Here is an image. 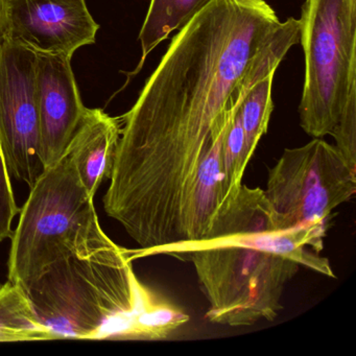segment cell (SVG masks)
Listing matches in <instances>:
<instances>
[{"mask_svg": "<svg viewBox=\"0 0 356 356\" xmlns=\"http://www.w3.org/2000/svg\"><path fill=\"white\" fill-rule=\"evenodd\" d=\"M7 8L8 0H0V47L6 39L7 31Z\"/></svg>", "mask_w": 356, "mask_h": 356, "instance_id": "obj_15", "label": "cell"}, {"mask_svg": "<svg viewBox=\"0 0 356 356\" xmlns=\"http://www.w3.org/2000/svg\"><path fill=\"white\" fill-rule=\"evenodd\" d=\"M274 74H270L255 83L237 110L245 133V151L249 160L253 157L260 139L268 131L274 110L272 99Z\"/></svg>", "mask_w": 356, "mask_h": 356, "instance_id": "obj_12", "label": "cell"}, {"mask_svg": "<svg viewBox=\"0 0 356 356\" xmlns=\"http://www.w3.org/2000/svg\"><path fill=\"white\" fill-rule=\"evenodd\" d=\"M325 233V226L277 230L264 189L241 184L205 239L161 248L153 256L193 264L210 323L253 326L279 316L285 286L301 266L335 278L330 261L318 255Z\"/></svg>", "mask_w": 356, "mask_h": 356, "instance_id": "obj_2", "label": "cell"}, {"mask_svg": "<svg viewBox=\"0 0 356 356\" xmlns=\"http://www.w3.org/2000/svg\"><path fill=\"white\" fill-rule=\"evenodd\" d=\"M18 213H20V208L16 203L11 175L0 145V243L13 236L12 225Z\"/></svg>", "mask_w": 356, "mask_h": 356, "instance_id": "obj_13", "label": "cell"}, {"mask_svg": "<svg viewBox=\"0 0 356 356\" xmlns=\"http://www.w3.org/2000/svg\"><path fill=\"white\" fill-rule=\"evenodd\" d=\"M280 24L266 0H211L179 30L120 118L115 164L133 186L187 202L220 184L231 95Z\"/></svg>", "mask_w": 356, "mask_h": 356, "instance_id": "obj_1", "label": "cell"}, {"mask_svg": "<svg viewBox=\"0 0 356 356\" xmlns=\"http://www.w3.org/2000/svg\"><path fill=\"white\" fill-rule=\"evenodd\" d=\"M122 132V120L111 118L103 109H88L68 145L83 186L95 197L99 185L110 179Z\"/></svg>", "mask_w": 356, "mask_h": 356, "instance_id": "obj_10", "label": "cell"}, {"mask_svg": "<svg viewBox=\"0 0 356 356\" xmlns=\"http://www.w3.org/2000/svg\"><path fill=\"white\" fill-rule=\"evenodd\" d=\"M299 24L305 62L300 126L324 138L356 101V0H305Z\"/></svg>", "mask_w": 356, "mask_h": 356, "instance_id": "obj_5", "label": "cell"}, {"mask_svg": "<svg viewBox=\"0 0 356 356\" xmlns=\"http://www.w3.org/2000/svg\"><path fill=\"white\" fill-rule=\"evenodd\" d=\"M20 209L8 261L10 282L24 289L62 256L109 243L93 199L67 153L45 168Z\"/></svg>", "mask_w": 356, "mask_h": 356, "instance_id": "obj_4", "label": "cell"}, {"mask_svg": "<svg viewBox=\"0 0 356 356\" xmlns=\"http://www.w3.org/2000/svg\"><path fill=\"white\" fill-rule=\"evenodd\" d=\"M99 30L86 0H8L5 40L35 53L72 58L81 47L95 44Z\"/></svg>", "mask_w": 356, "mask_h": 356, "instance_id": "obj_8", "label": "cell"}, {"mask_svg": "<svg viewBox=\"0 0 356 356\" xmlns=\"http://www.w3.org/2000/svg\"><path fill=\"white\" fill-rule=\"evenodd\" d=\"M211 0H151L143 28L139 32L141 43L140 62L132 72L127 74L124 87L140 72L147 56L174 31L188 24Z\"/></svg>", "mask_w": 356, "mask_h": 356, "instance_id": "obj_11", "label": "cell"}, {"mask_svg": "<svg viewBox=\"0 0 356 356\" xmlns=\"http://www.w3.org/2000/svg\"><path fill=\"white\" fill-rule=\"evenodd\" d=\"M37 55L5 40L0 47V145L10 175L34 186L44 172L36 97Z\"/></svg>", "mask_w": 356, "mask_h": 356, "instance_id": "obj_7", "label": "cell"}, {"mask_svg": "<svg viewBox=\"0 0 356 356\" xmlns=\"http://www.w3.org/2000/svg\"><path fill=\"white\" fill-rule=\"evenodd\" d=\"M331 136L337 149L356 168V101L346 106Z\"/></svg>", "mask_w": 356, "mask_h": 356, "instance_id": "obj_14", "label": "cell"}, {"mask_svg": "<svg viewBox=\"0 0 356 356\" xmlns=\"http://www.w3.org/2000/svg\"><path fill=\"white\" fill-rule=\"evenodd\" d=\"M36 55L41 157L47 168L65 155L87 108L72 72V58L55 54Z\"/></svg>", "mask_w": 356, "mask_h": 356, "instance_id": "obj_9", "label": "cell"}, {"mask_svg": "<svg viewBox=\"0 0 356 356\" xmlns=\"http://www.w3.org/2000/svg\"><path fill=\"white\" fill-rule=\"evenodd\" d=\"M22 291L58 339H131L137 316L159 297L137 278L128 250L112 239L58 258Z\"/></svg>", "mask_w": 356, "mask_h": 356, "instance_id": "obj_3", "label": "cell"}, {"mask_svg": "<svg viewBox=\"0 0 356 356\" xmlns=\"http://www.w3.org/2000/svg\"><path fill=\"white\" fill-rule=\"evenodd\" d=\"M264 195L279 231L325 226L356 193V168L323 138L285 149L268 172Z\"/></svg>", "mask_w": 356, "mask_h": 356, "instance_id": "obj_6", "label": "cell"}]
</instances>
